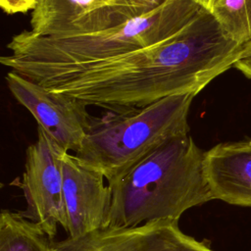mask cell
<instances>
[{
	"instance_id": "obj_15",
	"label": "cell",
	"mask_w": 251,
	"mask_h": 251,
	"mask_svg": "<svg viewBox=\"0 0 251 251\" xmlns=\"http://www.w3.org/2000/svg\"><path fill=\"white\" fill-rule=\"evenodd\" d=\"M233 67L241 72L246 77L251 78V43L244 46Z\"/></svg>"
},
{
	"instance_id": "obj_7",
	"label": "cell",
	"mask_w": 251,
	"mask_h": 251,
	"mask_svg": "<svg viewBox=\"0 0 251 251\" xmlns=\"http://www.w3.org/2000/svg\"><path fill=\"white\" fill-rule=\"evenodd\" d=\"M52 251H214L205 241L184 233L176 220L130 227H105L80 237L51 241Z\"/></svg>"
},
{
	"instance_id": "obj_9",
	"label": "cell",
	"mask_w": 251,
	"mask_h": 251,
	"mask_svg": "<svg viewBox=\"0 0 251 251\" xmlns=\"http://www.w3.org/2000/svg\"><path fill=\"white\" fill-rule=\"evenodd\" d=\"M116 0H39L31 11L29 29L41 36L91 33L111 28Z\"/></svg>"
},
{
	"instance_id": "obj_14",
	"label": "cell",
	"mask_w": 251,
	"mask_h": 251,
	"mask_svg": "<svg viewBox=\"0 0 251 251\" xmlns=\"http://www.w3.org/2000/svg\"><path fill=\"white\" fill-rule=\"evenodd\" d=\"M39 0H0L2 10L7 14L26 13L32 11Z\"/></svg>"
},
{
	"instance_id": "obj_6",
	"label": "cell",
	"mask_w": 251,
	"mask_h": 251,
	"mask_svg": "<svg viewBox=\"0 0 251 251\" xmlns=\"http://www.w3.org/2000/svg\"><path fill=\"white\" fill-rule=\"evenodd\" d=\"M6 82L14 98L34 117L39 128L67 152L79 151L91 117L87 105L12 70L6 75Z\"/></svg>"
},
{
	"instance_id": "obj_16",
	"label": "cell",
	"mask_w": 251,
	"mask_h": 251,
	"mask_svg": "<svg viewBox=\"0 0 251 251\" xmlns=\"http://www.w3.org/2000/svg\"><path fill=\"white\" fill-rule=\"evenodd\" d=\"M193 1L196 4H198L200 7H202L203 9H205V10H207L209 12L213 0H193Z\"/></svg>"
},
{
	"instance_id": "obj_10",
	"label": "cell",
	"mask_w": 251,
	"mask_h": 251,
	"mask_svg": "<svg viewBox=\"0 0 251 251\" xmlns=\"http://www.w3.org/2000/svg\"><path fill=\"white\" fill-rule=\"evenodd\" d=\"M204 167L213 199L251 206V140L215 145L205 151Z\"/></svg>"
},
{
	"instance_id": "obj_13",
	"label": "cell",
	"mask_w": 251,
	"mask_h": 251,
	"mask_svg": "<svg viewBox=\"0 0 251 251\" xmlns=\"http://www.w3.org/2000/svg\"><path fill=\"white\" fill-rule=\"evenodd\" d=\"M167 0H116L110 9L111 27L120 25L132 18L147 14Z\"/></svg>"
},
{
	"instance_id": "obj_8",
	"label": "cell",
	"mask_w": 251,
	"mask_h": 251,
	"mask_svg": "<svg viewBox=\"0 0 251 251\" xmlns=\"http://www.w3.org/2000/svg\"><path fill=\"white\" fill-rule=\"evenodd\" d=\"M62 172L68 237L76 238L107 227L112 189L105 176L70 152L64 154Z\"/></svg>"
},
{
	"instance_id": "obj_2",
	"label": "cell",
	"mask_w": 251,
	"mask_h": 251,
	"mask_svg": "<svg viewBox=\"0 0 251 251\" xmlns=\"http://www.w3.org/2000/svg\"><path fill=\"white\" fill-rule=\"evenodd\" d=\"M205 151L188 134L169 138L116 180L107 227H130L176 220L213 200L204 167Z\"/></svg>"
},
{
	"instance_id": "obj_1",
	"label": "cell",
	"mask_w": 251,
	"mask_h": 251,
	"mask_svg": "<svg viewBox=\"0 0 251 251\" xmlns=\"http://www.w3.org/2000/svg\"><path fill=\"white\" fill-rule=\"evenodd\" d=\"M243 48L205 10L184 28L154 45L91 64L21 75L87 106L123 111L171 95L198 94L234 66Z\"/></svg>"
},
{
	"instance_id": "obj_4",
	"label": "cell",
	"mask_w": 251,
	"mask_h": 251,
	"mask_svg": "<svg viewBox=\"0 0 251 251\" xmlns=\"http://www.w3.org/2000/svg\"><path fill=\"white\" fill-rule=\"evenodd\" d=\"M196 95H171L141 108L91 116L75 155L112 182L164 141L189 133L188 114Z\"/></svg>"
},
{
	"instance_id": "obj_11",
	"label": "cell",
	"mask_w": 251,
	"mask_h": 251,
	"mask_svg": "<svg viewBox=\"0 0 251 251\" xmlns=\"http://www.w3.org/2000/svg\"><path fill=\"white\" fill-rule=\"evenodd\" d=\"M51 239L34 222L20 212L0 214V251H52Z\"/></svg>"
},
{
	"instance_id": "obj_3",
	"label": "cell",
	"mask_w": 251,
	"mask_h": 251,
	"mask_svg": "<svg viewBox=\"0 0 251 251\" xmlns=\"http://www.w3.org/2000/svg\"><path fill=\"white\" fill-rule=\"evenodd\" d=\"M193 0H167L155 10L101 31L41 36L30 30L15 34L0 63L12 71H27L91 64L123 56L173 36L202 12Z\"/></svg>"
},
{
	"instance_id": "obj_12",
	"label": "cell",
	"mask_w": 251,
	"mask_h": 251,
	"mask_svg": "<svg viewBox=\"0 0 251 251\" xmlns=\"http://www.w3.org/2000/svg\"><path fill=\"white\" fill-rule=\"evenodd\" d=\"M209 12L229 38L251 43V0H213Z\"/></svg>"
},
{
	"instance_id": "obj_5",
	"label": "cell",
	"mask_w": 251,
	"mask_h": 251,
	"mask_svg": "<svg viewBox=\"0 0 251 251\" xmlns=\"http://www.w3.org/2000/svg\"><path fill=\"white\" fill-rule=\"evenodd\" d=\"M66 152L39 127L36 141L25 152L22 189L26 208L20 213L37 224L51 240L59 226L68 230L62 172Z\"/></svg>"
}]
</instances>
